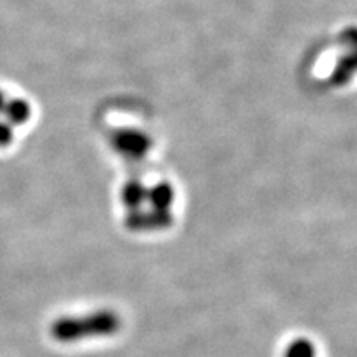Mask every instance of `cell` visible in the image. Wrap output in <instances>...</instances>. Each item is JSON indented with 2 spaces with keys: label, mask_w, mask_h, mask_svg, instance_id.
I'll return each instance as SVG.
<instances>
[{
  "label": "cell",
  "mask_w": 357,
  "mask_h": 357,
  "mask_svg": "<svg viewBox=\"0 0 357 357\" xmlns=\"http://www.w3.org/2000/svg\"><path fill=\"white\" fill-rule=\"evenodd\" d=\"M113 149L128 160H141L153 149V139L141 129H119L113 136Z\"/></svg>",
  "instance_id": "2"
},
{
  "label": "cell",
  "mask_w": 357,
  "mask_h": 357,
  "mask_svg": "<svg viewBox=\"0 0 357 357\" xmlns=\"http://www.w3.org/2000/svg\"><path fill=\"white\" fill-rule=\"evenodd\" d=\"M283 357H316V347L310 339L298 337L289 342Z\"/></svg>",
  "instance_id": "6"
},
{
  "label": "cell",
  "mask_w": 357,
  "mask_h": 357,
  "mask_svg": "<svg viewBox=\"0 0 357 357\" xmlns=\"http://www.w3.org/2000/svg\"><path fill=\"white\" fill-rule=\"evenodd\" d=\"M2 102H3L2 101V95H0V108H2Z\"/></svg>",
  "instance_id": "8"
},
{
  "label": "cell",
  "mask_w": 357,
  "mask_h": 357,
  "mask_svg": "<svg viewBox=\"0 0 357 357\" xmlns=\"http://www.w3.org/2000/svg\"><path fill=\"white\" fill-rule=\"evenodd\" d=\"M146 202L149 204L151 208L155 211H166L169 212L176 202V190L169 182H158L153 187H147V199Z\"/></svg>",
  "instance_id": "4"
},
{
  "label": "cell",
  "mask_w": 357,
  "mask_h": 357,
  "mask_svg": "<svg viewBox=\"0 0 357 357\" xmlns=\"http://www.w3.org/2000/svg\"><path fill=\"white\" fill-rule=\"evenodd\" d=\"M174 217L172 212L169 211H155L151 207H141L136 211H129L124 223L129 230L137 231V234H144V231H158L166 230L172 225Z\"/></svg>",
  "instance_id": "3"
},
{
  "label": "cell",
  "mask_w": 357,
  "mask_h": 357,
  "mask_svg": "<svg viewBox=\"0 0 357 357\" xmlns=\"http://www.w3.org/2000/svg\"><path fill=\"white\" fill-rule=\"evenodd\" d=\"M147 199V187L139 181H129L121 189V200L128 211L144 207Z\"/></svg>",
  "instance_id": "5"
},
{
  "label": "cell",
  "mask_w": 357,
  "mask_h": 357,
  "mask_svg": "<svg viewBox=\"0 0 357 357\" xmlns=\"http://www.w3.org/2000/svg\"><path fill=\"white\" fill-rule=\"evenodd\" d=\"M121 328V318L111 310H98L83 316H63L50 326L58 342H77L89 337L113 336Z\"/></svg>",
  "instance_id": "1"
},
{
  "label": "cell",
  "mask_w": 357,
  "mask_h": 357,
  "mask_svg": "<svg viewBox=\"0 0 357 357\" xmlns=\"http://www.w3.org/2000/svg\"><path fill=\"white\" fill-rule=\"evenodd\" d=\"M7 111H8V116H10L12 123L22 124V123L29 121V118H30V105L25 101L8 102Z\"/></svg>",
  "instance_id": "7"
}]
</instances>
